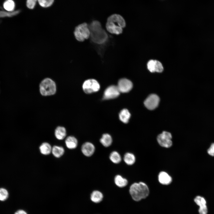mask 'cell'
<instances>
[{
	"label": "cell",
	"mask_w": 214,
	"mask_h": 214,
	"mask_svg": "<svg viewBox=\"0 0 214 214\" xmlns=\"http://www.w3.org/2000/svg\"><path fill=\"white\" fill-rule=\"evenodd\" d=\"M126 25L125 21L120 15L114 14L108 18L106 25L107 31L110 33L119 34L122 33Z\"/></svg>",
	"instance_id": "1"
},
{
	"label": "cell",
	"mask_w": 214,
	"mask_h": 214,
	"mask_svg": "<svg viewBox=\"0 0 214 214\" xmlns=\"http://www.w3.org/2000/svg\"><path fill=\"white\" fill-rule=\"evenodd\" d=\"M90 36L93 42L101 44L107 40L108 35L102 27L100 22L97 21H93L89 26Z\"/></svg>",
	"instance_id": "2"
},
{
	"label": "cell",
	"mask_w": 214,
	"mask_h": 214,
	"mask_svg": "<svg viewBox=\"0 0 214 214\" xmlns=\"http://www.w3.org/2000/svg\"><path fill=\"white\" fill-rule=\"evenodd\" d=\"M129 193L133 200L138 201L147 197L149 195V191L145 183L140 182L134 183L131 185Z\"/></svg>",
	"instance_id": "3"
},
{
	"label": "cell",
	"mask_w": 214,
	"mask_h": 214,
	"mask_svg": "<svg viewBox=\"0 0 214 214\" xmlns=\"http://www.w3.org/2000/svg\"><path fill=\"white\" fill-rule=\"evenodd\" d=\"M40 94L44 96L54 95L56 92L57 87L55 82L52 79L46 78L43 79L39 86Z\"/></svg>",
	"instance_id": "4"
},
{
	"label": "cell",
	"mask_w": 214,
	"mask_h": 214,
	"mask_svg": "<svg viewBox=\"0 0 214 214\" xmlns=\"http://www.w3.org/2000/svg\"><path fill=\"white\" fill-rule=\"evenodd\" d=\"M74 34L77 40L80 42L83 41L88 38L90 36L89 26L86 23L78 25L75 29Z\"/></svg>",
	"instance_id": "5"
},
{
	"label": "cell",
	"mask_w": 214,
	"mask_h": 214,
	"mask_svg": "<svg viewBox=\"0 0 214 214\" xmlns=\"http://www.w3.org/2000/svg\"><path fill=\"white\" fill-rule=\"evenodd\" d=\"M98 82L94 79H89L85 81L82 85V89L86 93L90 94L98 91L100 89Z\"/></svg>",
	"instance_id": "6"
},
{
	"label": "cell",
	"mask_w": 214,
	"mask_h": 214,
	"mask_svg": "<svg viewBox=\"0 0 214 214\" xmlns=\"http://www.w3.org/2000/svg\"><path fill=\"white\" fill-rule=\"evenodd\" d=\"M172 136L170 133L163 131L157 136V140L159 144L162 147L169 148L172 145L171 140Z\"/></svg>",
	"instance_id": "7"
},
{
	"label": "cell",
	"mask_w": 214,
	"mask_h": 214,
	"mask_svg": "<svg viewBox=\"0 0 214 214\" xmlns=\"http://www.w3.org/2000/svg\"><path fill=\"white\" fill-rule=\"evenodd\" d=\"M159 101V98L157 95L152 94L147 97L144 101V103L147 108L152 110L157 107Z\"/></svg>",
	"instance_id": "8"
},
{
	"label": "cell",
	"mask_w": 214,
	"mask_h": 214,
	"mask_svg": "<svg viewBox=\"0 0 214 214\" xmlns=\"http://www.w3.org/2000/svg\"><path fill=\"white\" fill-rule=\"evenodd\" d=\"M120 93L117 86L111 85L105 90L103 96L105 100L114 99L118 97Z\"/></svg>",
	"instance_id": "9"
},
{
	"label": "cell",
	"mask_w": 214,
	"mask_h": 214,
	"mask_svg": "<svg viewBox=\"0 0 214 214\" xmlns=\"http://www.w3.org/2000/svg\"><path fill=\"white\" fill-rule=\"evenodd\" d=\"M117 86L120 92L126 93L131 89L133 84L127 79L122 78L119 80Z\"/></svg>",
	"instance_id": "10"
},
{
	"label": "cell",
	"mask_w": 214,
	"mask_h": 214,
	"mask_svg": "<svg viewBox=\"0 0 214 214\" xmlns=\"http://www.w3.org/2000/svg\"><path fill=\"white\" fill-rule=\"evenodd\" d=\"M81 150L84 155L90 157L94 153L95 147L93 144L87 142L83 144L81 147Z\"/></svg>",
	"instance_id": "11"
},
{
	"label": "cell",
	"mask_w": 214,
	"mask_h": 214,
	"mask_svg": "<svg viewBox=\"0 0 214 214\" xmlns=\"http://www.w3.org/2000/svg\"><path fill=\"white\" fill-rule=\"evenodd\" d=\"M194 202L199 206V214H207V208L206 202L205 199L200 196H197L194 199Z\"/></svg>",
	"instance_id": "12"
},
{
	"label": "cell",
	"mask_w": 214,
	"mask_h": 214,
	"mask_svg": "<svg viewBox=\"0 0 214 214\" xmlns=\"http://www.w3.org/2000/svg\"><path fill=\"white\" fill-rule=\"evenodd\" d=\"M158 179L160 183L165 185L169 184L172 181L171 177L164 171H161L160 173L158 176Z\"/></svg>",
	"instance_id": "13"
},
{
	"label": "cell",
	"mask_w": 214,
	"mask_h": 214,
	"mask_svg": "<svg viewBox=\"0 0 214 214\" xmlns=\"http://www.w3.org/2000/svg\"><path fill=\"white\" fill-rule=\"evenodd\" d=\"M54 135L56 138L58 140H63L67 135V131L65 128L60 126H57L55 130Z\"/></svg>",
	"instance_id": "14"
},
{
	"label": "cell",
	"mask_w": 214,
	"mask_h": 214,
	"mask_svg": "<svg viewBox=\"0 0 214 214\" xmlns=\"http://www.w3.org/2000/svg\"><path fill=\"white\" fill-rule=\"evenodd\" d=\"M65 142L66 147L70 149H75L78 145V141L77 139L73 136H69L67 137L65 140Z\"/></svg>",
	"instance_id": "15"
},
{
	"label": "cell",
	"mask_w": 214,
	"mask_h": 214,
	"mask_svg": "<svg viewBox=\"0 0 214 214\" xmlns=\"http://www.w3.org/2000/svg\"><path fill=\"white\" fill-rule=\"evenodd\" d=\"M100 142L103 146L105 147H108L112 144V138L109 134H104L100 139Z\"/></svg>",
	"instance_id": "16"
},
{
	"label": "cell",
	"mask_w": 214,
	"mask_h": 214,
	"mask_svg": "<svg viewBox=\"0 0 214 214\" xmlns=\"http://www.w3.org/2000/svg\"><path fill=\"white\" fill-rule=\"evenodd\" d=\"M130 116V113L126 109H124L122 110L119 114L120 120L125 123H127L128 122Z\"/></svg>",
	"instance_id": "17"
},
{
	"label": "cell",
	"mask_w": 214,
	"mask_h": 214,
	"mask_svg": "<svg viewBox=\"0 0 214 214\" xmlns=\"http://www.w3.org/2000/svg\"><path fill=\"white\" fill-rule=\"evenodd\" d=\"M114 181L115 184L120 188L125 187L128 184V180L119 175H117L115 176Z\"/></svg>",
	"instance_id": "18"
},
{
	"label": "cell",
	"mask_w": 214,
	"mask_h": 214,
	"mask_svg": "<svg viewBox=\"0 0 214 214\" xmlns=\"http://www.w3.org/2000/svg\"><path fill=\"white\" fill-rule=\"evenodd\" d=\"M52 148L50 144L47 142H44L39 147V149L41 154L44 155H48L51 152Z\"/></svg>",
	"instance_id": "19"
},
{
	"label": "cell",
	"mask_w": 214,
	"mask_h": 214,
	"mask_svg": "<svg viewBox=\"0 0 214 214\" xmlns=\"http://www.w3.org/2000/svg\"><path fill=\"white\" fill-rule=\"evenodd\" d=\"M103 197V195L101 192L97 190L94 191L91 194V199L95 203L100 202L102 200Z\"/></svg>",
	"instance_id": "20"
},
{
	"label": "cell",
	"mask_w": 214,
	"mask_h": 214,
	"mask_svg": "<svg viewBox=\"0 0 214 214\" xmlns=\"http://www.w3.org/2000/svg\"><path fill=\"white\" fill-rule=\"evenodd\" d=\"M51 152L54 156L59 158L64 154V150L62 147L54 146L52 148Z\"/></svg>",
	"instance_id": "21"
},
{
	"label": "cell",
	"mask_w": 214,
	"mask_h": 214,
	"mask_svg": "<svg viewBox=\"0 0 214 214\" xmlns=\"http://www.w3.org/2000/svg\"><path fill=\"white\" fill-rule=\"evenodd\" d=\"M123 159L125 163L129 165L133 164L136 161L134 155L130 152H127L124 155Z\"/></svg>",
	"instance_id": "22"
},
{
	"label": "cell",
	"mask_w": 214,
	"mask_h": 214,
	"mask_svg": "<svg viewBox=\"0 0 214 214\" xmlns=\"http://www.w3.org/2000/svg\"><path fill=\"white\" fill-rule=\"evenodd\" d=\"M110 160L114 163L118 164L121 160L122 158L119 154L116 151L112 152L109 156Z\"/></svg>",
	"instance_id": "23"
},
{
	"label": "cell",
	"mask_w": 214,
	"mask_h": 214,
	"mask_svg": "<svg viewBox=\"0 0 214 214\" xmlns=\"http://www.w3.org/2000/svg\"><path fill=\"white\" fill-rule=\"evenodd\" d=\"M4 8L8 11H12L15 8L14 2L12 0H7L3 4Z\"/></svg>",
	"instance_id": "24"
},
{
	"label": "cell",
	"mask_w": 214,
	"mask_h": 214,
	"mask_svg": "<svg viewBox=\"0 0 214 214\" xmlns=\"http://www.w3.org/2000/svg\"><path fill=\"white\" fill-rule=\"evenodd\" d=\"M54 0H38L39 5L43 7H48L52 5Z\"/></svg>",
	"instance_id": "25"
},
{
	"label": "cell",
	"mask_w": 214,
	"mask_h": 214,
	"mask_svg": "<svg viewBox=\"0 0 214 214\" xmlns=\"http://www.w3.org/2000/svg\"><path fill=\"white\" fill-rule=\"evenodd\" d=\"M9 193L7 189L4 188H0V201H4L8 197Z\"/></svg>",
	"instance_id": "26"
},
{
	"label": "cell",
	"mask_w": 214,
	"mask_h": 214,
	"mask_svg": "<svg viewBox=\"0 0 214 214\" xmlns=\"http://www.w3.org/2000/svg\"><path fill=\"white\" fill-rule=\"evenodd\" d=\"M155 60H150L147 64V68L150 72L152 73L155 72Z\"/></svg>",
	"instance_id": "27"
},
{
	"label": "cell",
	"mask_w": 214,
	"mask_h": 214,
	"mask_svg": "<svg viewBox=\"0 0 214 214\" xmlns=\"http://www.w3.org/2000/svg\"><path fill=\"white\" fill-rule=\"evenodd\" d=\"M155 72L158 73H161L162 72L163 70V68L162 64L159 61L156 60H155Z\"/></svg>",
	"instance_id": "28"
},
{
	"label": "cell",
	"mask_w": 214,
	"mask_h": 214,
	"mask_svg": "<svg viewBox=\"0 0 214 214\" xmlns=\"http://www.w3.org/2000/svg\"><path fill=\"white\" fill-rule=\"evenodd\" d=\"M37 1L38 0H27L26 6L30 9H33Z\"/></svg>",
	"instance_id": "29"
},
{
	"label": "cell",
	"mask_w": 214,
	"mask_h": 214,
	"mask_svg": "<svg viewBox=\"0 0 214 214\" xmlns=\"http://www.w3.org/2000/svg\"><path fill=\"white\" fill-rule=\"evenodd\" d=\"M208 153L211 156H214V143H212L208 149Z\"/></svg>",
	"instance_id": "30"
},
{
	"label": "cell",
	"mask_w": 214,
	"mask_h": 214,
	"mask_svg": "<svg viewBox=\"0 0 214 214\" xmlns=\"http://www.w3.org/2000/svg\"><path fill=\"white\" fill-rule=\"evenodd\" d=\"M14 214H27V213L24 210H20L16 211Z\"/></svg>",
	"instance_id": "31"
}]
</instances>
